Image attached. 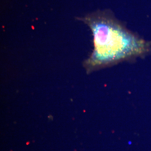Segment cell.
<instances>
[{
    "instance_id": "1",
    "label": "cell",
    "mask_w": 151,
    "mask_h": 151,
    "mask_svg": "<svg viewBox=\"0 0 151 151\" xmlns=\"http://www.w3.org/2000/svg\"><path fill=\"white\" fill-rule=\"evenodd\" d=\"M92 31L94 48L84 63L87 71L124 61L145 57L151 51V41L128 29L110 10L98 11L79 18Z\"/></svg>"
}]
</instances>
